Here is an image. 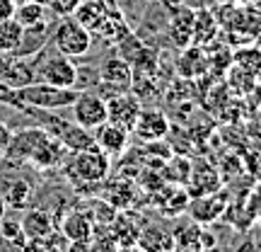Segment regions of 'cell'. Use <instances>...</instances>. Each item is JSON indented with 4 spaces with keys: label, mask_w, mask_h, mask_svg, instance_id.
Returning <instances> with one entry per match:
<instances>
[{
    "label": "cell",
    "mask_w": 261,
    "mask_h": 252,
    "mask_svg": "<svg viewBox=\"0 0 261 252\" xmlns=\"http://www.w3.org/2000/svg\"><path fill=\"white\" fill-rule=\"evenodd\" d=\"M80 90L75 87H56V85L48 83H29L22 85L15 90V97L17 102L15 104H27V107H34V109H44V112H54V109H65L75 102Z\"/></svg>",
    "instance_id": "1"
},
{
    "label": "cell",
    "mask_w": 261,
    "mask_h": 252,
    "mask_svg": "<svg viewBox=\"0 0 261 252\" xmlns=\"http://www.w3.org/2000/svg\"><path fill=\"white\" fill-rule=\"evenodd\" d=\"M48 39L56 49V54H63L68 58H83L92 47V34L73 17H61Z\"/></svg>",
    "instance_id": "2"
},
{
    "label": "cell",
    "mask_w": 261,
    "mask_h": 252,
    "mask_svg": "<svg viewBox=\"0 0 261 252\" xmlns=\"http://www.w3.org/2000/svg\"><path fill=\"white\" fill-rule=\"evenodd\" d=\"M109 168H112V160L99 146L73 153V160H70V175L83 179V182H90V185L107 179Z\"/></svg>",
    "instance_id": "3"
},
{
    "label": "cell",
    "mask_w": 261,
    "mask_h": 252,
    "mask_svg": "<svg viewBox=\"0 0 261 252\" xmlns=\"http://www.w3.org/2000/svg\"><path fill=\"white\" fill-rule=\"evenodd\" d=\"M48 136H51V131L39 129V126H29V129L17 131V133H12V141H10V146L3 158L8 160L10 165L29 163V158L34 155V150H37Z\"/></svg>",
    "instance_id": "4"
},
{
    "label": "cell",
    "mask_w": 261,
    "mask_h": 252,
    "mask_svg": "<svg viewBox=\"0 0 261 252\" xmlns=\"http://www.w3.org/2000/svg\"><path fill=\"white\" fill-rule=\"evenodd\" d=\"M107 100V122L116 124V126H123V129L133 131L136 126V119L140 114V97L126 90V93H112Z\"/></svg>",
    "instance_id": "5"
},
{
    "label": "cell",
    "mask_w": 261,
    "mask_h": 252,
    "mask_svg": "<svg viewBox=\"0 0 261 252\" xmlns=\"http://www.w3.org/2000/svg\"><path fill=\"white\" fill-rule=\"evenodd\" d=\"M73 107V122L85 126V129L94 131L107 122V100L102 95L94 93H77Z\"/></svg>",
    "instance_id": "6"
},
{
    "label": "cell",
    "mask_w": 261,
    "mask_h": 252,
    "mask_svg": "<svg viewBox=\"0 0 261 252\" xmlns=\"http://www.w3.org/2000/svg\"><path fill=\"white\" fill-rule=\"evenodd\" d=\"M37 78L41 83L56 85V87H75L80 75H77V65L73 63V58L63 56V54H54L41 63Z\"/></svg>",
    "instance_id": "7"
},
{
    "label": "cell",
    "mask_w": 261,
    "mask_h": 252,
    "mask_svg": "<svg viewBox=\"0 0 261 252\" xmlns=\"http://www.w3.org/2000/svg\"><path fill=\"white\" fill-rule=\"evenodd\" d=\"M169 129L172 126H169V119L165 112H160V109H140L136 126H133L130 133H136L145 143H160V141L167 139Z\"/></svg>",
    "instance_id": "8"
},
{
    "label": "cell",
    "mask_w": 261,
    "mask_h": 252,
    "mask_svg": "<svg viewBox=\"0 0 261 252\" xmlns=\"http://www.w3.org/2000/svg\"><path fill=\"white\" fill-rule=\"evenodd\" d=\"M99 78L109 93H126L133 87V65L123 56H112L102 63Z\"/></svg>",
    "instance_id": "9"
},
{
    "label": "cell",
    "mask_w": 261,
    "mask_h": 252,
    "mask_svg": "<svg viewBox=\"0 0 261 252\" xmlns=\"http://www.w3.org/2000/svg\"><path fill=\"white\" fill-rule=\"evenodd\" d=\"M227 209V196L223 192H213V194H203V196H194L189 201L187 211L191 214L196 223H213Z\"/></svg>",
    "instance_id": "10"
},
{
    "label": "cell",
    "mask_w": 261,
    "mask_h": 252,
    "mask_svg": "<svg viewBox=\"0 0 261 252\" xmlns=\"http://www.w3.org/2000/svg\"><path fill=\"white\" fill-rule=\"evenodd\" d=\"M128 136L130 131L123 129V126H116L112 122H104L102 126L94 129V141L97 146L112 158V155H121L123 150L128 148Z\"/></svg>",
    "instance_id": "11"
},
{
    "label": "cell",
    "mask_w": 261,
    "mask_h": 252,
    "mask_svg": "<svg viewBox=\"0 0 261 252\" xmlns=\"http://www.w3.org/2000/svg\"><path fill=\"white\" fill-rule=\"evenodd\" d=\"M187 187H189L187 192L191 199H194V196H203V194H213V192H220L223 177H220L218 170L211 168L208 163H201V165H196V170H191Z\"/></svg>",
    "instance_id": "12"
},
{
    "label": "cell",
    "mask_w": 261,
    "mask_h": 252,
    "mask_svg": "<svg viewBox=\"0 0 261 252\" xmlns=\"http://www.w3.org/2000/svg\"><path fill=\"white\" fill-rule=\"evenodd\" d=\"M61 146L68 153H80V150L94 148L97 141H94V131L85 129L80 124H58V133H54Z\"/></svg>",
    "instance_id": "13"
},
{
    "label": "cell",
    "mask_w": 261,
    "mask_h": 252,
    "mask_svg": "<svg viewBox=\"0 0 261 252\" xmlns=\"http://www.w3.org/2000/svg\"><path fill=\"white\" fill-rule=\"evenodd\" d=\"M46 41H48V25H46V22L34 25V27H24L22 39H19V47L15 49L10 56L17 58V61H24V58L37 56V54H41V51H44Z\"/></svg>",
    "instance_id": "14"
},
{
    "label": "cell",
    "mask_w": 261,
    "mask_h": 252,
    "mask_svg": "<svg viewBox=\"0 0 261 252\" xmlns=\"http://www.w3.org/2000/svg\"><path fill=\"white\" fill-rule=\"evenodd\" d=\"M136 245L143 252H174V235L160 225H145L136 238Z\"/></svg>",
    "instance_id": "15"
},
{
    "label": "cell",
    "mask_w": 261,
    "mask_h": 252,
    "mask_svg": "<svg viewBox=\"0 0 261 252\" xmlns=\"http://www.w3.org/2000/svg\"><path fill=\"white\" fill-rule=\"evenodd\" d=\"M22 221V231L27 238L32 240H46L54 235V218L48 211H41V209H32L19 218Z\"/></svg>",
    "instance_id": "16"
},
{
    "label": "cell",
    "mask_w": 261,
    "mask_h": 252,
    "mask_svg": "<svg viewBox=\"0 0 261 252\" xmlns=\"http://www.w3.org/2000/svg\"><path fill=\"white\" fill-rule=\"evenodd\" d=\"M0 194H3L5 206H8L10 211H24V209L32 204L34 189H32V182H29V179L17 177V179H12V182H8Z\"/></svg>",
    "instance_id": "17"
},
{
    "label": "cell",
    "mask_w": 261,
    "mask_h": 252,
    "mask_svg": "<svg viewBox=\"0 0 261 252\" xmlns=\"http://www.w3.org/2000/svg\"><path fill=\"white\" fill-rule=\"evenodd\" d=\"M169 39L179 49L191 47V41H194V10L181 8L179 12H174V17L169 22Z\"/></svg>",
    "instance_id": "18"
},
{
    "label": "cell",
    "mask_w": 261,
    "mask_h": 252,
    "mask_svg": "<svg viewBox=\"0 0 261 252\" xmlns=\"http://www.w3.org/2000/svg\"><path fill=\"white\" fill-rule=\"evenodd\" d=\"M61 228H63V235L70 243H90V238H92V233H94L92 216L80 214V211H73V214L65 216V221Z\"/></svg>",
    "instance_id": "19"
},
{
    "label": "cell",
    "mask_w": 261,
    "mask_h": 252,
    "mask_svg": "<svg viewBox=\"0 0 261 252\" xmlns=\"http://www.w3.org/2000/svg\"><path fill=\"white\" fill-rule=\"evenodd\" d=\"M63 146H61V141L51 133L37 150H34V155L29 158V165H34L37 170H48V168H56L61 158H63Z\"/></svg>",
    "instance_id": "20"
},
{
    "label": "cell",
    "mask_w": 261,
    "mask_h": 252,
    "mask_svg": "<svg viewBox=\"0 0 261 252\" xmlns=\"http://www.w3.org/2000/svg\"><path fill=\"white\" fill-rule=\"evenodd\" d=\"M189 201H191V196L184 189V185L181 187L179 185H167V187L160 189V209H162L165 216H177L181 211H187Z\"/></svg>",
    "instance_id": "21"
},
{
    "label": "cell",
    "mask_w": 261,
    "mask_h": 252,
    "mask_svg": "<svg viewBox=\"0 0 261 252\" xmlns=\"http://www.w3.org/2000/svg\"><path fill=\"white\" fill-rule=\"evenodd\" d=\"M218 34V19L211 10H194V41L196 44H211Z\"/></svg>",
    "instance_id": "22"
},
{
    "label": "cell",
    "mask_w": 261,
    "mask_h": 252,
    "mask_svg": "<svg viewBox=\"0 0 261 252\" xmlns=\"http://www.w3.org/2000/svg\"><path fill=\"white\" fill-rule=\"evenodd\" d=\"M15 19H17L22 27H34L46 22V5L39 3V0H27L15 8Z\"/></svg>",
    "instance_id": "23"
},
{
    "label": "cell",
    "mask_w": 261,
    "mask_h": 252,
    "mask_svg": "<svg viewBox=\"0 0 261 252\" xmlns=\"http://www.w3.org/2000/svg\"><path fill=\"white\" fill-rule=\"evenodd\" d=\"M22 32H24V27H22L15 17L3 19V22H0V54L10 56V54L19 47Z\"/></svg>",
    "instance_id": "24"
},
{
    "label": "cell",
    "mask_w": 261,
    "mask_h": 252,
    "mask_svg": "<svg viewBox=\"0 0 261 252\" xmlns=\"http://www.w3.org/2000/svg\"><path fill=\"white\" fill-rule=\"evenodd\" d=\"M208 68V58H205L203 51H196V49H189L184 51V58L179 61V71L189 78H196V75H201Z\"/></svg>",
    "instance_id": "25"
},
{
    "label": "cell",
    "mask_w": 261,
    "mask_h": 252,
    "mask_svg": "<svg viewBox=\"0 0 261 252\" xmlns=\"http://www.w3.org/2000/svg\"><path fill=\"white\" fill-rule=\"evenodd\" d=\"M234 65H240L242 71H247L254 78H261V49L259 47L240 49L234 54Z\"/></svg>",
    "instance_id": "26"
},
{
    "label": "cell",
    "mask_w": 261,
    "mask_h": 252,
    "mask_svg": "<svg viewBox=\"0 0 261 252\" xmlns=\"http://www.w3.org/2000/svg\"><path fill=\"white\" fill-rule=\"evenodd\" d=\"M0 235L8 240V243L17 245V247H22L24 245V240H27V235H24V231H22V221L19 218H12V216H3V221H0Z\"/></svg>",
    "instance_id": "27"
},
{
    "label": "cell",
    "mask_w": 261,
    "mask_h": 252,
    "mask_svg": "<svg viewBox=\"0 0 261 252\" xmlns=\"http://www.w3.org/2000/svg\"><path fill=\"white\" fill-rule=\"evenodd\" d=\"M80 3H83V0H48L46 8L51 10L56 17H70Z\"/></svg>",
    "instance_id": "28"
},
{
    "label": "cell",
    "mask_w": 261,
    "mask_h": 252,
    "mask_svg": "<svg viewBox=\"0 0 261 252\" xmlns=\"http://www.w3.org/2000/svg\"><path fill=\"white\" fill-rule=\"evenodd\" d=\"M10 141H12V129H10L5 122H0V158L5 155V150H8Z\"/></svg>",
    "instance_id": "29"
},
{
    "label": "cell",
    "mask_w": 261,
    "mask_h": 252,
    "mask_svg": "<svg viewBox=\"0 0 261 252\" xmlns=\"http://www.w3.org/2000/svg\"><path fill=\"white\" fill-rule=\"evenodd\" d=\"M15 8H17V5H15L12 0H0V22L15 17Z\"/></svg>",
    "instance_id": "30"
},
{
    "label": "cell",
    "mask_w": 261,
    "mask_h": 252,
    "mask_svg": "<svg viewBox=\"0 0 261 252\" xmlns=\"http://www.w3.org/2000/svg\"><path fill=\"white\" fill-rule=\"evenodd\" d=\"M22 252H46V243H44V240H32V238H27L24 245H22Z\"/></svg>",
    "instance_id": "31"
},
{
    "label": "cell",
    "mask_w": 261,
    "mask_h": 252,
    "mask_svg": "<svg viewBox=\"0 0 261 252\" xmlns=\"http://www.w3.org/2000/svg\"><path fill=\"white\" fill-rule=\"evenodd\" d=\"M237 252H259V247H256L252 240H244V243L237 247Z\"/></svg>",
    "instance_id": "32"
},
{
    "label": "cell",
    "mask_w": 261,
    "mask_h": 252,
    "mask_svg": "<svg viewBox=\"0 0 261 252\" xmlns=\"http://www.w3.org/2000/svg\"><path fill=\"white\" fill-rule=\"evenodd\" d=\"M68 252H92V250L87 247V243H73Z\"/></svg>",
    "instance_id": "33"
},
{
    "label": "cell",
    "mask_w": 261,
    "mask_h": 252,
    "mask_svg": "<svg viewBox=\"0 0 261 252\" xmlns=\"http://www.w3.org/2000/svg\"><path fill=\"white\" fill-rule=\"evenodd\" d=\"M116 252H140L136 245H121V247H116Z\"/></svg>",
    "instance_id": "34"
},
{
    "label": "cell",
    "mask_w": 261,
    "mask_h": 252,
    "mask_svg": "<svg viewBox=\"0 0 261 252\" xmlns=\"http://www.w3.org/2000/svg\"><path fill=\"white\" fill-rule=\"evenodd\" d=\"M8 214V206H5V199H3V194H0V221H3V216Z\"/></svg>",
    "instance_id": "35"
},
{
    "label": "cell",
    "mask_w": 261,
    "mask_h": 252,
    "mask_svg": "<svg viewBox=\"0 0 261 252\" xmlns=\"http://www.w3.org/2000/svg\"><path fill=\"white\" fill-rule=\"evenodd\" d=\"M201 252H223V250H220V247H215V245H211L208 250H201Z\"/></svg>",
    "instance_id": "36"
},
{
    "label": "cell",
    "mask_w": 261,
    "mask_h": 252,
    "mask_svg": "<svg viewBox=\"0 0 261 252\" xmlns=\"http://www.w3.org/2000/svg\"><path fill=\"white\" fill-rule=\"evenodd\" d=\"M256 37H259V39H256V47L261 49V32H259V34H256Z\"/></svg>",
    "instance_id": "37"
},
{
    "label": "cell",
    "mask_w": 261,
    "mask_h": 252,
    "mask_svg": "<svg viewBox=\"0 0 261 252\" xmlns=\"http://www.w3.org/2000/svg\"><path fill=\"white\" fill-rule=\"evenodd\" d=\"M12 3H15V5H22V3H27V0H12Z\"/></svg>",
    "instance_id": "38"
},
{
    "label": "cell",
    "mask_w": 261,
    "mask_h": 252,
    "mask_svg": "<svg viewBox=\"0 0 261 252\" xmlns=\"http://www.w3.org/2000/svg\"><path fill=\"white\" fill-rule=\"evenodd\" d=\"M256 218H259V225H261V211H259V214H256Z\"/></svg>",
    "instance_id": "39"
},
{
    "label": "cell",
    "mask_w": 261,
    "mask_h": 252,
    "mask_svg": "<svg viewBox=\"0 0 261 252\" xmlns=\"http://www.w3.org/2000/svg\"><path fill=\"white\" fill-rule=\"evenodd\" d=\"M39 3H44V5H46V3H48V0H39Z\"/></svg>",
    "instance_id": "40"
},
{
    "label": "cell",
    "mask_w": 261,
    "mask_h": 252,
    "mask_svg": "<svg viewBox=\"0 0 261 252\" xmlns=\"http://www.w3.org/2000/svg\"><path fill=\"white\" fill-rule=\"evenodd\" d=\"M259 177H261V168H259Z\"/></svg>",
    "instance_id": "41"
}]
</instances>
